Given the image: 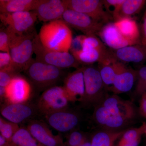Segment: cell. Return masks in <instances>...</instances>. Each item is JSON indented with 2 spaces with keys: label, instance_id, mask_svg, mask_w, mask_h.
Segmentation results:
<instances>
[{
  "label": "cell",
  "instance_id": "6da1fadb",
  "mask_svg": "<svg viewBox=\"0 0 146 146\" xmlns=\"http://www.w3.org/2000/svg\"><path fill=\"white\" fill-rule=\"evenodd\" d=\"M38 37L42 45L50 50L69 52L73 41L70 27L63 20L49 22L43 25Z\"/></svg>",
  "mask_w": 146,
  "mask_h": 146
},
{
  "label": "cell",
  "instance_id": "7a4b0ae2",
  "mask_svg": "<svg viewBox=\"0 0 146 146\" xmlns=\"http://www.w3.org/2000/svg\"><path fill=\"white\" fill-rule=\"evenodd\" d=\"M63 70L33 59L25 72L37 90L44 91L63 78Z\"/></svg>",
  "mask_w": 146,
  "mask_h": 146
},
{
  "label": "cell",
  "instance_id": "3957f363",
  "mask_svg": "<svg viewBox=\"0 0 146 146\" xmlns=\"http://www.w3.org/2000/svg\"><path fill=\"white\" fill-rule=\"evenodd\" d=\"M36 34L34 29L22 35L11 33L9 53L14 68L19 73L25 72L33 59L34 39Z\"/></svg>",
  "mask_w": 146,
  "mask_h": 146
},
{
  "label": "cell",
  "instance_id": "277c9868",
  "mask_svg": "<svg viewBox=\"0 0 146 146\" xmlns=\"http://www.w3.org/2000/svg\"><path fill=\"white\" fill-rule=\"evenodd\" d=\"M34 53L35 60L61 69L79 68L80 64L69 52L50 50L42 44L36 34L34 39Z\"/></svg>",
  "mask_w": 146,
  "mask_h": 146
},
{
  "label": "cell",
  "instance_id": "5b68a950",
  "mask_svg": "<svg viewBox=\"0 0 146 146\" xmlns=\"http://www.w3.org/2000/svg\"><path fill=\"white\" fill-rule=\"evenodd\" d=\"M84 79V96L82 102L85 104H98L104 98L106 87L98 68L93 65L82 67Z\"/></svg>",
  "mask_w": 146,
  "mask_h": 146
},
{
  "label": "cell",
  "instance_id": "8992f818",
  "mask_svg": "<svg viewBox=\"0 0 146 146\" xmlns=\"http://www.w3.org/2000/svg\"><path fill=\"white\" fill-rule=\"evenodd\" d=\"M70 102L63 86L56 85L44 91L36 104L39 113L45 116L69 108Z\"/></svg>",
  "mask_w": 146,
  "mask_h": 146
},
{
  "label": "cell",
  "instance_id": "52a82bcc",
  "mask_svg": "<svg viewBox=\"0 0 146 146\" xmlns=\"http://www.w3.org/2000/svg\"><path fill=\"white\" fill-rule=\"evenodd\" d=\"M68 9L85 14L92 19L105 24L113 20L112 15L105 8L102 1L65 0Z\"/></svg>",
  "mask_w": 146,
  "mask_h": 146
},
{
  "label": "cell",
  "instance_id": "ba28073f",
  "mask_svg": "<svg viewBox=\"0 0 146 146\" xmlns=\"http://www.w3.org/2000/svg\"><path fill=\"white\" fill-rule=\"evenodd\" d=\"M0 19L11 33L22 35L34 29L33 26L38 18L33 11L1 14Z\"/></svg>",
  "mask_w": 146,
  "mask_h": 146
},
{
  "label": "cell",
  "instance_id": "9c48e42d",
  "mask_svg": "<svg viewBox=\"0 0 146 146\" xmlns=\"http://www.w3.org/2000/svg\"><path fill=\"white\" fill-rule=\"evenodd\" d=\"M36 104L29 102L23 103H5L2 104L1 114L9 121L20 124L33 119L39 113Z\"/></svg>",
  "mask_w": 146,
  "mask_h": 146
},
{
  "label": "cell",
  "instance_id": "30bf717a",
  "mask_svg": "<svg viewBox=\"0 0 146 146\" xmlns=\"http://www.w3.org/2000/svg\"><path fill=\"white\" fill-rule=\"evenodd\" d=\"M62 20L69 27L88 36L97 35L104 25L87 15L70 9L65 11Z\"/></svg>",
  "mask_w": 146,
  "mask_h": 146
},
{
  "label": "cell",
  "instance_id": "8fae6325",
  "mask_svg": "<svg viewBox=\"0 0 146 146\" xmlns=\"http://www.w3.org/2000/svg\"><path fill=\"white\" fill-rule=\"evenodd\" d=\"M44 116L48 125L61 133L70 132L74 130L80 120L78 113L69 108Z\"/></svg>",
  "mask_w": 146,
  "mask_h": 146
},
{
  "label": "cell",
  "instance_id": "7c38bea8",
  "mask_svg": "<svg viewBox=\"0 0 146 146\" xmlns=\"http://www.w3.org/2000/svg\"><path fill=\"white\" fill-rule=\"evenodd\" d=\"M5 89V100L4 104L27 102L32 93L31 84L21 75L13 78Z\"/></svg>",
  "mask_w": 146,
  "mask_h": 146
},
{
  "label": "cell",
  "instance_id": "4fadbf2b",
  "mask_svg": "<svg viewBox=\"0 0 146 146\" xmlns=\"http://www.w3.org/2000/svg\"><path fill=\"white\" fill-rule=\"evenodd\" d=\"M68 9L65 0H39L33 11L39 21L49 23L62 20Z\"/></svg>",
  "mask_w": 146,
  "mask_h": 146
},
{
  "label": "cell",
  "instance_id": "5bb4252c",
  "mask_svg": "<svg viewBox=\"0 0 146 146\" xmlns=\"http://www.w3.org/2000/svg\"><path fill=\"white\" fill-rule=\"evenodd\" d=\"M38 142L44 146H65L60 135H54L46 123L40 120L33 119L28 122L27 127Z\"/></svg>",
  "mask_w": 146,
  "mask_h": 146
},
{
  "label": "cell",
  "instance_id": "9a60e30c",
  "mask_svg": "<svg viewBox=\"0 0 146 146\" xmlns=\"http://www.w3.org/2000/svg\"><path fill=\"white\" fill-rule=\"evenodd\" d=\"M93 119L103 129L120 131L132 121L114 115L101 105H96L93 114Z\"/></svg>",
  "mask_w": 146,
  "mask_h": 146
},
{
  "label": "cell",
  "instance_id": "2e32d148",
  "mask_svg": "<svg viewBox=\"0 0 146 146\" xmlns=\"http://www.w3.org/2000/svg\"><path fill=\"white\" fill-rule=\"evenodd\" d=\"M98 104L114 115L131 121L136 117V110L133 104L129 101L122 99L116 95L105 96Z\"/></svg>",
  "mask_w": 146,
  "mask_h": 146
},
{
  "label": "cell",
  "instance_id": "e0dca14e",
  "mask_svg": "<svg viewBox=\"0 0 146 146\" xmlns=\"http://www.w3.org/2000/svg\"><path fill=\"white\" fill-rule=\"evenodd\" d=\"M65 89L70 102H82L84 96V79L82 67L70 73L63 80Z\"/></svg>",
  "mask_w": 146,
  "mask_h": 146
},
{
  "label": "cell",
  "instance_id": "ac0fdd59",
  "mask_svg": "<svg viewBox=\"0 0 146 146\" xmlns=\"http://www.w3.org/2000/svg\"><path fill=\"white\" fill-rule=\"evenodd\" d=\"M112 52L115 59L121 63H142L146 61V45L127 46Z\"/></svg>",
  "mask_w": 146,
  "mask_h": 146
},
{
  "label": "cell",
  "instance_id": "d6986e66",
  "mask_svg": "<svg viewBox=\"0 0 146 146\" xmlns=\"http://www.w3.org/2000/svg\"><path fill=\"white\" fill-rule=\"evenodd\" d=\"M97 35L106 45L114 50L132 45L121 34L114 22L104 25Z\"/></svg>",
  "mask_w": 146,
  "mask_h": 146
},
{
  "label": "cell",
  "instance_id": "ffe728a7",
  "mask_svg": "<svg viewBox=\"0 0 146 146\" xmlns=\"http://www.w3.org/2000/svg\"><path fill=\"white\" fill-rule=\"evenodd\" d=\"M137 78L138 70L125 66L116 76L112 86L108 89L115 94L127 92L132 88Z\"/></svg>",
  "mask_w": 146,
  "mask_h": 146
},
{
  "label": "cell",
  "instance_id": "44dd1931",
  "mask_svg": "<svg viewBox=\"0 0 146 146\" xmlns=\"http://www.w3.org/2000/svg\"><path fill=\"white\" fill-rule=\"evenodd\" d=\"M121 34L132 45L141 44V34L136 21L131 18H122L114 22Z\"/></svg>",
  "mask_w": 146,
  "mask_h": 146
},
{
  "label": "cell",
  "instance_id": "7402d4cb",
  "mask_svg": "<svg viewBox=\"0 0 146 146\" xmlns=\"http://www.w3.org/2000/svg\"><path fill=\"white\" fill-rule=\"evenodd\" d=\"M39 0H0L1 14L33 11Z\"/></svg>",
  "mask_w": 146,
  "mask_h": 146
},
{
  "label": "cell",
  "instance_id": "603a6c76",
  "mask_svg": "<svg viewBox=\"0 0 146 146\" xmlns=\"http://www.w3.org/2000/svg\"><path fill=\"white\" fill-rule=\"evenodd\" d=\"M125 66L117 60L98 63V68L106 87L112 85L116 76Z\"/></svg>",
  "mask_w": 146,
  "mask_h": 146
},
{
  "label": "cell",
  "instance_id": "cb8c5ba5",
  "mask_svg": "<svg viewBox=\"0 0 146 146\" xmlns=\"http://www.w3.org/2000/svg\"><path fill=\"white\" fill-rule=\"evenodd\" d=\"M145 0H125L121 6L112 14L115 22L138 13L145 4Z\"/></svg>",
  "mask_w": 146,
  "mask_h": 146
},
{
  "label": "cell",
  "instance_id": "d4e9b609",
  "mask_svg": "<svg viewBox=\"0 0 146 146\" xmlns=\"http://www.w3.org/2000/svg\"><path fill=\"white\" fill-rule=\"evenodd\" d=\"M125 131L103 129L98 131L91 137V146H114L115 142Z\"/></svg>",
  "mask_w": 146,
  "mask_h": 146
},
{
  "label": "cell",
  "instance_id": "484cf974",
  "mask_svg": "<svg viewBox=\"0 0 146 146\" xmlns=\"http://www.w3.org/2000/svg\"><path fill=\"white\" fill-rule=\"evenodd\" d=\"M11 146H44L39 143L27 127H20L10 141Z\"/></svg>",
  "mask_w": 146,
  "mask_h": 146
},
{
  "label": "cell",
  "instance_id": "4316f807",
  "mask_svg": "<svg viewBox=\"0 0 146 146\" xmlns=\"http://www.w3.org/2000/svg\"><path fill=\"white\" fill-rule=\"evenodd\" d=\"M146 123H144L139 127L126 130L121 137L117 146H124L127 144L142 138V135L145 134Z\"/></svg>",
  "mask_w": 146,
  "mask_h": 146
},
{
  "label": "cell",
  "instance_id": "83f0119b",
  "mask_svg": "<svg viewBox=\"0 0 146 146\" xmlns=\"http://www.w3.org/2000/svg\"><path fill=\"white\" fill-rule=\"evenodd\" d=\"M85 49L97 50L104 53H108L110 52V50L107 49L102 41L97 37L96 35L88 36L84 35L82 39V50Z\"/></svg>",
  "mask_w": 146,
  "mask_h": 146
},
{
  "label": "cell",
  "instance_id": "f1b7e54d",
  "mask_svg": "<svg viewBox=\"0 0 146 146\" xmlns=\"http://www.w3.org/2000/svg\"><path fill=\"white\" fill-rule=\"evenodd\" d=\"M20 127L18 124L9 121L2 117H0V135L11 141Z\"/></svg>",
  "mask_w": 146,
  "mask_h": 146
},
{
  "label": "cell",
  "instance_id": "f546056e",
  "mask_svg": "<svg viewBox=\"0 0 146 146\" xmlns=\"http://www.w3.org/2000/svg\"><path fill=\"white\" fill-rule=\"evenodd\" d=\"M20 73L13 68L0 70V86L6 87Z\"/></svg>",
  "mask_w": 146,
  "mask_h": 146
},
{
  "label": "cell",
  "instance_id": "4dcf8cb0",
  "mask_svg": "<svg viewBox=\"0 0 146 146\" xmlns=\"http://www.w3.org/2000/svg\"><path fill=\"white\" fill-rule=\"evenodd\" d=\"M86 136L83 132L73 130L68 134L65 142V146H79Z\"/></svg>",
  "mask_w": 146,
  "mask_h": 146
},
{
  "label": "cell",
  "instance_id": "1f68e13d",
  "mask_svg": "<svg viewBox=\"0 0 146 146\" xmlns=\"http://www.w3.org/2000/svg\"><path fill=\"white\" fill-rule=\"evenodd\" d=\"M11 33L6 27L0 30V50L3 52H9V46Z\"/></svg>",
  "mask_w": 146,
  "mask_h": 146
},
{
  "label": "cell",
  "instance_id": "d6a6232c",
  "mask_svg": "<svg viewBox=\"0 0 146 146\" xmlns=\"http://www.w3.org/2000/svg\"><path fill=\"white\" fill-rule=\"evenodd\" d=\"M136 84V94L141 96L143 91L146 84V66L140 68L138 70V78Z\"/></svg>",
  "mask_w": 146,
  "mask_h": 146
},
{
  "label": "cell",
  "instance_id": "836d02e7",
  "mask_svg": "<svg viewBox=\"0 0 146 146\" xmlns=\"http://www.w3.org/2000/svg\"><path fill=\"white\" fill-rule=\"evenodd\" d=\"M13 68L14 65L9 52H0V70Z\"/></svg>",
  "mask_w": 146,
  "mask_h": 146
},
{
  "label": "cell",
  "instance_id": "e575fe53",
  "mask_svg": "<svg viewBox=\"0 0 146 146\" xmlns=\"http://www.w3.org/2000/svg\"><path fill=\"white\" fill-rule=\"evenodd\" d=\"M124 1L125 0H105L102 1L105 8L108 13H109L111 8H113L112 14L121 6Z\"/></svg>",
  "mask_w": 146,
  "mask_h": 146
},
{
  "label": "cell",
  "instance_id": "d590c367",
  "mask_svg": "<svg viewBox=\"0 0 146 146\" xmlns=\"http://www.w3.org/2000/svg\"><path fill=\"white\" fill-rule=\"evenodd\" d=\"M83 35H78L73 39L70 51L71 54L80 51L82 50V39Z\"/></svg>",
  "mask_w": 146,
  "mask_h": 146
},
{
  "label": "cell",
  "instance_id": "8d00e7d4",
  "mask_svg": "<svg viewBox=\"0 0 146 146\" xmlns=\"http://www.w3.org/2000/svg\"><path fill=\"white\" fill-rule=\"evenodd\" d=\"M139 110L141 115L146 118V92L141 96Z\"/></svg>",
  "mask_w": 146,
  "mask_h": 146
},
{
  "label": "cell",
  "instance_id": "74e56055",
  "mask_svg": "<svg viewBox=\"0 0 146 146\" xmlns=\"http://www.w3.org/2000/svg\"><path fill=\"white\" fill-rule=\"evenodd\" d=\"M141 43L143 44L146 45V9L143 17L141 27Z\"/></svg>",
  "mask_w": 146,
  "mask_h": 146
},
{
  "label": "cell",
  "instance_id": "f35d334b",
  "mask_svg": "<svg viewBox=\"0 0 146 146\" xmlns=\"http://www.w3.org/2000/svg\"><path fill=\"white\" fill-rule=\"evenodd\" d=\"M5 87L0 86V99H1V102L3 103L2 104L4 103L5 102Z\"/></svg>",
  "mask_w": 146,
  "mask_h": 146
},
{
  "label": "cell",
  "instance_id": "ab89813d",
  "mask_svg": "<svg viewBox=\"0 0 146 146\" xmlns=\"http://www.w3.org/2000/svg\"><path fill=\"white\" fill-rule=\"evenodd\" d=\"M0 146H11L10 141L0 135Z\"/></svg>",
  "mask_w": 146,
  "mask_h": 146
},
{
  "label": "cell",
  "instance_id": "60d3db41",
  "mask_svg": "<svg viewBox=\"0 0 146 146\" xmlns=\"http://www.w3.org/2000/svg\"><path fill=\"white\" fill-rule=\"evenodd\" d=\"M79 146H91V138L90 139L86 136V138Z\"/></svg>",
  "mask_w": 146,
  "mask_h": 146
},
{
  "label": "cell",
  "instance_id": "b9f144b4",
  "mask_svg": "<svg viewBox=\"0 0 146 146\" xmlns=\"http://www.w3.org/2000/svg\"><path fill=\"white\" fill-rule=\"evenodd\" d=\"M141 138H139L136 141L127 144V145L124 146H138L140 142H141Z\"/></svg>",
  "mask_w": 146,
  "mask_h": 146
},
{
  "label": "cell",
  "instance_id": "7bdbcfd3",
  "mask_svg": "<svg viewBox=\"0 0 146 146\" xmlns=\"http://www.w3.org/2000/svg\"><path fill=\"white\" fill-rule=\"evenodd\" d=\"M146 92V84L145 86V87H144L143 89V94L144 93H145V92Z\"/></svg>",
  "mask_w": 146,
  "mask_h": 146
},
{
  "label": "cell",
  "instance_id": "ee69618b",
  "mask_svg": "<svg viewBox=\"0 0 146 146\" xmlns=\"http://www.w3.org/2000/svg\"><path fill=\"white\" fill-rule=\"evenodd\" d=\"M145 135H146V129H145Z\"/></svg>",
  "mask_w": 146,
  "mask_h": 146
}]
</instances>
